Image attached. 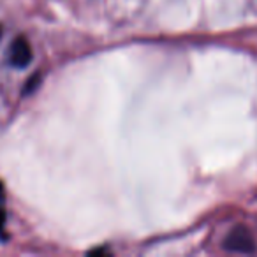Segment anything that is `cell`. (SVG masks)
<instances>
[{
  "mask_svg": "<svg viewBox=\"0 0 257 257\" xmlns=\"http://www.w3.org/2000/svg\"><path fill=\"white\" fill-rule=\"evenodd\" d=\"M4 225H6V211L4 208L0 206V232L4 231Z\"/></svg>",
  "mask_w": 257,
  "mask_h": 257,
  "instance_id": "cell-4",
  "label": "cell"
},
{
  "mask_svg": "<svg viewBox=\"0 0 257 257\" xmlns=\"http://www.w3.org/2000/svg\"><path fill=\"white\" fill-rule=\"evenodd\" d=\"M34 58V53H32V46L30 43L25 39V37H16L11 44V57H9V62H11L13 67L16 69H25L30 65Z\"/></svg>",
  "mask_w": 257,
  "mask_h": 257,
  "instance_id": "cell-2",
  "label": "cell"
},
{
  "mask_svg": "<svg viewBox=\"0 0 257 257\" xmlns=\"http://www.w3.org/2000/svg\"><path fill=\"white\" fill-rule=\"evenodd\" d=\"M0 201H4V187L0 183Z\"/></svg>",
  "mask_w": 257,
  "mask_h": 257,
  "instance_id": "cell-5",
  "label": "cell"
},
{
  "mask_svg": "<svg viewBox=\"0 0 257 257\" xmlns=\"http://www.w3.org/2000/svg\"><path fill=\"white\" fill-rule=\"evenodd\" d=\"M41 83H43V76H41V72H34V74L29 78V81L25 83V86H23V93L29 95V93L36 92V90L41 86Z\"/></svg>",
  "mask_w": 257,
  "mask_h": 257,
  "instance_id": "cell-3",
  "label": "cell"
},
{
  "mask_svg": "<svg viewBox=\"0 0 257 257\" xmlns=\"http://www.w3.org/2000/svg\"><path fill=\"white\" fill-rule=\"evenodd\" d=\"M224 248L229 252H238V253H252L255 252V239H253L252 232L243 225L234 227L224 239Z\"/></svg>",
  "mask_w": 257,
  "mask_h": 257,
  "instance_id": "cell-1",
  "label": "cell"
},
{
  "mask_svg": "<svg viewBox=\"0 0 257 257\" xmlns=\"http://www.w3.org/2000/svg\"><path fill=\"white\" fill-rule=\"evenodd\" d=\"M0 39H2V27H0Z\"/></svg>",
  "mask_w": 257,
  "mask_h": 257,
  "instance_id": "cell-6",
  "label": "cell"
}]
</instances>
